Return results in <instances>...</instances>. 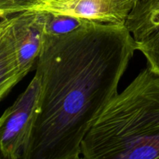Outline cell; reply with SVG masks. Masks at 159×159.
<instances>
[{
	"instance_id": "cell-1",
	"label": "cell",
	"mask_w": 159,
	"mask_h": 159,
	"mask_svg": "<svg viewBox=\"0 0 159 159\" xmlns=\"http://www.w3.org/2000/svg\"><path fill=\"white\" fill-rule=\"evenodd\" d=\"M136 50L125 24L90 22L64 35L44 34L35 73L40 99L22 159L80 158Z\"/></svg>"
},
{
	"instance_id": "cell-2",
	"label": "cell",
	"mask_w": 159,
	"mask_h": 159,
	"mask_svg": "<svg viewBox=\"0 0 159 159\" xmlns=\"http://www.w3.org/2000/svg\"><path fill=\"white\" fill-rule=\"evenodd\" d=\"M81 147L86 159H159V75L143 69L110 101Z\"/></svg>"
},
{
	"instance_id": "cell-3",
	"label": "cell",
	"mask_w": 159,
	"mask_h": 159,
	"mask_svg": "<svg viewBox=\"0 0 159 159\" xmlns=\"http://www.w3.org/2000/svg\"><path fill=\"white\" fill-rule=\"evenodd\" d=\"M40 96V81L35 74L26 89L0 116V158H23Z\"/></svg>"
},
{
	"instance_id": "cell-4",
	"label": "cell",
	"mask_w": 159,
	"mask_h": 159,
	"mask_svg": "<svg viewBox=\"0 0 159 159\" xmlns=\"http://www.w3.org/2000/svg\"><path fill=\"white\" fill-rule=\"evenodd\" d=\"M137 0H42L33 10L64 14L92 22L125 24Z\"/></svg>"
},
{
	"instance_id": "cell-5",
	"label": "cell",
	"mask_w": 159,
	"mask_h": 159,
	"mask_svg": "<svg viewBox=\"0 0 159 159\" xmlns=\"http://www.w3.org/2000/svg\"><path fill=\"white\" fill-rule=\"evenodd\" d=\"M47 12L30 9L9 16L17 66L26 76L36 69L44 36Z\"/></svg>"
},
{
	"instance_id": "cell-6",
	"label": "cell",
	"mask_w": 159,
	"mask_h": 159,
	"mask_svg": "<svg viewBox=\"0 0 159 159\" xmlns=\"http://www.w3.org/2000/svg\"><path fill=\"white\" fill-rule=\"evenodd\" d=\"M24 77L17 66L13 40L7 17V23L0 35V101Z\"/></svg>"
},
{
	"instance_id": "cell-7",
	"label": "cell",
	"mask_w": 159,
	"mask_h": 159,
	"mask_svg": "<svg viewBox=\"0 0 159 159\" xmlns=\"http://www.w3.org/2000/svg\"><path fill=\"white\" fill-rule=\"evenodd\" d=\"M90 22L92 21L72 16L47 12L44 34L64 35L82 27Z\"/></svg>"
},
{
	"instance_id": "cell-8",
	"label": "cell",
	"mask_w": 159,
	"mask_h": 159,
	"mask_svg": "<svg viewBox=\"0 0 159 159\" xmlns=\"http://www.w3.org/2000/svg\"><path fill=\"white\" fill-rule=\"evenodd\" d=\"M137 49L146 57L148 67L159 75V29L137 43Z\"/></svg>"
},
{
	"instance_id": "cell-9",
	"label": "cell",
	"mask_w": 159,
	"mask_h": 159,
	"mask_svg": "<svg viewBox=\"0 0 159 159\" xmlns=\"http://www.w3.org/2000/svg\"><path fill=\"white\" fill-rule=\"evenodd\" d=\"M42 0H0V18L33 9Z\"/></svg>"
},
{
	"instance_id": "cell-10",
	"label": "cell",
	"mask_w": 159,
	"mask_h": 159,
	"mask_svg": "<svg viewBox=\"0 0 159 159\" xmlns=\"http://www.w3.org/2000/svg\"><path fill=\"white\" fill-rule=\"evenodd\" d=\"M6 23H7V17L4 19L0 18V35L2 33L3 30H4L5 26H6Z\"/></svg>"
}]
</instances>
